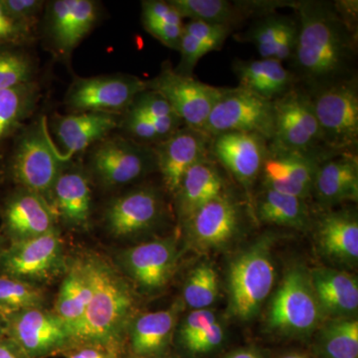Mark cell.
Wrapping results in <instances>:
<instances>
[{
  "label": "cell",
  "mask_w": 358,
  "mask_h": 358,
  "mask_svg": "<svg viewBox=\"0 0 358 358\" xmlns=\"http://www.w3.org/2000/svg\"><path fill=\"white\" fill-rule=\"evenodd\" d=\"M89 166L105 188L129 185L157 169L152 148L119 136L96 143L90 155Z\"/></svg>",
  "instance_id": "30bf717a"
},
{
  "label": "cell",
  "mask_w": 358,
  "mask_h": 358,
  "mask_svg": "<svg viewBox=\"0 0 358 358\" xmlns=\"http://www.w3.org/2000/svg\"><path fill=\"white\" fill-rule=\"evenodd\" d=\"M93 289V275L87 257L68 264L53 312L69 327L71 334L84 317Z\"/></svg>",
  "instance_id": "83f0119b"
},
{
  "label": "cell",
  "mask_w": 358,
  "mask_h": 358,
  "mask_svg": "<svg viewBox=\"0 0 358 358\" xmlns=\"http://www.w3.org/2000/svg\"><path fill=\"white\" fill-rule=\"evenodd\" d=\"M119 126L117 115L93 112L72 113L56 117L52 122L53 133L65 150L66 160L108 138Z\"/></svg>",
  "instance_id": "cb8c5ba5"
},
{
  "label": "cell",
  "mask_w": 358,
  "mask_h": 358,
  "mask_svg": "<svg viewBox=\"0 0 358 358\" xmlns=\"http://www.w3.org/2000/svg\"><path fill=\"white\" fill-rule=\"evenodd\" d=\"M40 89L34 81L0 91V152L7 141L17 136L38 103Z\"/></svg>",
  "instance_id": "d6a6232c"
},
{
  "label": "cell",
  "mask_w": 358,
  "mask_h": 358,
  "mask_svg": "<svg viewBox=\"0 0 358 358\" xmlns=\"http://www.w3.org/2000/svg\"><path fill=\"white\" fill-rule=\"evenodd\" d=\"M273 103L274 136L268 143V148L306 154L329 152L322 143L312 99L305 89L296 85Z\"/></svg>",
  "instance_id": "9c48e42d"
},
{
  "label": "cell",
  "mask_w": 358,
  "mask_h": 358,
  "mask_svg": "<svg viewBox=\"0 0 358 358\" xmlns=\"http://www.w3.org/2000/svg\"><path fill=\"white\" fill-rule=\"evenodd\" d=\"M298 38L293 58L296 82L306 91L355 76L357 29L348 24L334 2L299 1L296 6Z\"/></svg>",
  "instance_id": "6da1fadb"
},
{
  "label": "cell",
  "mask_w": 358,
  "mask_h": 358,
  "mask_svg": "<svg viewBox=\"0 0 358 358\" xmlns=\"http://www.w3.org/2000/svg\"><path fill=\"white\" fill-rule=\"evenodd\" d=\"M219 293L218 275L210 264L197 266L186 280L183 301L193 310H204L215 303Z\"/></svg>",
  "instance_id": "f35d334b"
},
{
  "label": "cell",
  "mask_w": 358,
  "mask_h": 358,
  "mask_svg": "<svg viewBox=\"0 0 358 358\" xmlns=\"http://www.w3.org/2000/svg\"><path fill=\"white\" fill-rule=\"evenodd\" d=\"M86 257L93 275V296L73 329L74 345L103 343L124 348L127 329L134 317L133 292L109 261L95 254Z\"/></svg>",
  "instance_id": "7a4b0ae2"
},
{
  "label": "cell",
  "mask_w": 358,
  "mask_h": 358,
  "mask_svg": "<svg viewBox=\"0 0 358 358\" xmlns=\"http://www.w3.org/2000/svg\"><path fill=\"white\" fill-rule=\"evenodd\" d=\"M65 358H126L122 346L103 343H76L64 353Z\"/></svg>",
  "instance_id": "7dc6e473"
},
{
  "label": "cell",
  "mask_w": 358,
  "mask_h": 358,
  "mask_svg": "<svg viewBox=\"0 0 358 358\" xmlns=\"http://www.w3.org/2000/svg\"><path fill=\"white\" fill-rule=\"evenodd\" d=\"M256 213L264 223L306 230L310 225L307 199L264 188L256 201Z\"/></svg>",
  "instance_id": "836d02e7"
},
{
  "label": "cell",
  "mask_w": 358,
  "mask_h": 358,
  "mask_svg": "<svg viewBox=\"0 0 358 358\" xmlns=\"http://www.w3.org/2000/svg\"><path fill=\"white\" fill-rule=\"evenodd\" d=\"M232 69L239 81V87L272 102L286 95L296 84L292 71L274 58L237 59L233 62Z\"/></svg>",
  "instance_id": "484cf974"
},
{
  "label": "cell",
  "mask_w": 358,
  "mask_h": 358,
  "mask_svg": "<svg viewBox=\"0 0 358 358\" xmlns=\"http://www.w3.org/2000/svg\"><path fill=\"white\" fill-rule=\"evenodd\" d=\"M6 336V329H4V322L2 317H0V339Z\"/></svg>",
  "instance_id": "db71d44e"
},
{
  "label": "cell",
  "mask_w": 358,
  "mask_h": 358,
  "mask_svg": "<svg viewBox=\"0 0 358 358\" xmlns=\"http://www.w3.org/2000/svg\"><path fill=\"white\" fill-rule=\"evenodd\" d=\"M120 126L131 136V140L136 143L157 145L162 141L152 122L134 108L129 107L124 113V119L120 122Z\"/></svg>",
  "instance_id": "60d3db41"
},
{
  "label": "cell",
  "mask_w": 358,
  "mask_h": 358,
  "mask_svg": "<svg viewBox=\"0 0 358 358\" xmlns=\"http://www.w3.org/2000/svg\"><path fill=\"white\" fill-rule=\"evenodd\" d=\"M217 322L215 313L210 310H193L186 315L179 327V343L185 345L188 341L204 333L206 329Z\"/></svg>",
  "instance_id": "ee69618b"
},
{
  "label": "cell",
  "mask_w": 358,
  "mask_h": 358,
  "mask_svg": "<svg viewBox=\"0 0 358 358\" xmlns=\"http://www.w3.org/2000/svg\"><path fill=\"white\" fill-rule=\"evenodd\" d=\"M268 239L260 240L231 263L229 286L231 312L238 319L249 320L260 312L275 282Z\"/></svg>",
  "instance_id": "5b68a950"
},
{
  "label": "cell",
  "mask_w": 358,
  "mask_h": 358,
  "mask_svg": "<svg viewBox=\"0 0 358 358\" xmlns=\"http://www.w3.org/2000/svg\"><path fill=\"white\" fill-rule=\"evenodd\" d=\"M296 22V18L270 13L261 16L246 32L237 34L238 41L256 47L261 58H274L275 48L285 32Z\"/></svg>",
  "instance_id": "d590c367"
},
{
  "label": "cell",
  "mask_w": 358,
  "mask_h": 358,
  "mask_svg": "<svg viewBox=\"0 0 358 358\" xmlns=\"http://www.w3.org/2000/svg\"><path fill=\"white\" fill-rule=\"evenodd\" d=\"M147 89L164 96L185 126L200 131L222 91L192 76L179 74L171 66H164L157 77L148 80Z\"/></svg>",
  "instance_id": "4fadbf2b"
},
{
  "label": "cell",
  "mask_w": 358,
  "mask_h": 358,
  "mask_svg": "<svg viewBox=\"0 0 358 358\" xmlns=\"http://www.w3.org/2000/svg\"><path fill=\"white\" fill-rule=\"evenodd\" d=\"M50 203L66 227L88 230L93 206L88 174L79 167L66 166L53 186Z\"/></svg>",
  "instance_id": "603a6c76"
},
{
  "label": "cell",
  "mask_w": 358,
  "mask_h": 358,
  "mask_svg": "<svg viewBox=\"0 0 358 358\" xmlns=\"http://www.w3.org/2000/svg\"><path fill=\"white\" fill-rule=\"evenodd\" d=\"M131 107L152 122L162 141L185 126L182 120L174 112L166 99L152 90L147 89L141 92L134 99Z\"/></svg>",
  "instance_id": "74e56055"
},
{
  "label": "cell",
  "mask_w": 358,
  "mask_h": 358,
  "mask_svg": "<svg viewBox=\"0 0 358 358\" xmlns=\"http://www.w3.org/2000/svg\"><path fill=\"white\" fill-rule=\"evenodd\" d=\"M164 213V200L159 192L143 186L110 200L103 211V220L113 237L127 239L152 230Z\"/></svg>",
  "instance_id": "9a60e30c"
},
{
  "label": "cell",
  "mask_w": 358,
  "mask_h": 358,
  "mask_svg": "<svg viewBox=\"0 0 358 358\" xmlns=\"http://www.w3.org/2000/svg\"><path fill=\"white\" fill-rule=\"evenodd\" d=\"M35 70L25 47H0V91L34 81Z\"/></svg>",
  "instance_id": "ab89813d"
},
{
  "label": "cell",
  "mask_w": 358,
  "mask_h": 358,
  "mask_svg": "<svg viewBox=\"0 0 358 358\" xmlns=\"http://www.w3.org/2000/svg\"><path fill=\"white\" fill-rule=\"evenodd\" d=\"M320 308L338 317H348L358 308L357 279L333 268H317L310 275Z\"/></svg>",
  "instance_id": "f1b7e54d"
},
{
  "label": "cell",
  "mask_w": 358,
  "mask_h": 358,
  "mask_svg": "<svg viewBox=\"0 0 358 358\" xmlns=\"http://www.w3.org/2000/svg\"><path fill=\"white\" fill-rule=\"evenodd\" d=\"M46 294L39 285L0 274V317L10 313L44 308Z\"/></svg>",
  "instance_id": "8d00e7d4"
},
{
  "label": "cell",
  "mask_w": 358,
  "mask_h": 358,
  "mask_svg": "<svg viewBox=\"0 0 358 358\" xmlns=\"http://www.w3.org/2000/svg\"><path fill=\"white\" fill-rule=\"evenodd\" d=\"M0 358H28L20 346L7 336L0 339Z\"/></svg>",
  "instance_id": "681fc988"
},
{
  "label": "cell",
  "mask_w": 358,
  "mask_h": 358,
  "mask_svg": "<svg viewBox=\"0 0 358 358\" xmlns=\"http://www.w3.org/2000/svg\"><path fill=\"white\" fill-rule=\"evenodd\" d=\"M181 17L222 26L233 30L249 15L254 14L250 1L227 0H169Z\"/></svg>",
  "instance_id": "1f68e13d"
},
{
  "label": "cell",
  "mask_w": 358,
  "mask_h": 358,
  "mask_svg": "<svg viewBox=\"0 0 358 358\" xmlns=\"http://www.w3.org/2000/svg\"><path fill=\"white\" fill-rule=\"evenodd\" d=\"M225 358H265L258 350L253 348H240L231 352Z\"/></svg>",
  "instance_id": "f907efd6"
},
{
  "label": "cell",
  "mask_w": 358,
  "mask_h": 358,
  "mask_svg": "<svg viewBox=\"0 0 358 358\" xmlns=\"http://www.w3.org/2000/svg\"><path fill=\"white\" fill-rule=\"evenodd\" d=\"M223 327L218 322H214L208 329L196 338L181 346L186 353L192 357H201L215 352L224 341Z\"/></svg>",
  "instance_id": "f6af8a7d"
},
{
  "label": "cell",
  "mask_w": 358,
  "mask_h": 358,
  "mask_svg": "<svg viewBox=\"0 0 358 358\" xmlns=\"http://www.w3.org/2000/svg\"><path fill=\"white\" fill-rule=\"evenodd\" d=\"M147 90V81L134 75L112 74L77 78L65 96L71 113H126L134 99Z\"/></svg>",
  "instance_id": "7c38bea8"
},
{
  "label": "cell",
  "mask_w": 358,
  "mask_h": 358,
  "mask_svg": "<svg viewBox=\"0 0 358 358\" xmlns=\"http://www.w3.org/2000/svg\"><path fill=\"white\" fill-rule=\"evenodd\" d=\"M180 305L167 310L141 313L129 322L127 329L126 358H162L169 357L173 343Z\"/></svg>",
  "instance_id": "44dd1931"
},
{
  "label": "cell",
  "mask_w": 358,
  "mask_h": 358,
  "mask_svg": "<svg viewBox=\"0 0 358 358\" xmlns=\"http://www.w3.org/2000/svg\"><path fill=\"white\" fill-rule=\"evenodd\" d=\"M210 155L186 171L174 194L176 210L183 222L225 190L222 176Z\"/></svg>",
  "instance_id": "4316f807"
},
{
  "label": "cell",
  "mask_w": 358,
  "mask_h": 358,
  "mask_svg": "<svg viewBox=\"0 0 358 358\" xmlns=\"http://www.w3.org/2000/svg\"><path fill=\"white\" fill-rule=\"evenodd\" d=\"M268 143L259 134L233 131L212 138L210 152L212 157L248 188L260 176Z\"/></svg>",
  "instance_id": "7402d4cb"
},
{
  "label": "cell",
  "mask_w": 358,
  "mask_h": 358,
  "mask_svg": "<svg viewBox=\"0 0 358 358\" xmlns=\"http://www.w3.org/2000/svg\"><path fill=\"white\" fill-rule=\"evenodd\" d=\"M64 243L57 228L42 236L10 243L0 259V274L32 284H45L65 274Z\"/></svg>",
  "instance_id": "ba28073f"
},
{
  "label": "cell",
  "mask_w": 358,
  "mask_h": 358,
  "mask_svg": "<svg viewBox=\"0 0 358 358\" xmlns=\"http://www.w3.org/2000/svg\"><path fill=\"white\" fill-rule=\"evenodd\" d=\"M308 93L324 148L334 154L355 152L358 143L357 78L341 80Z\"/></svg>",
  "instance_id": "277c9868"
},
{
  "label": "cell",
  "mask_w": 358,
  "mask_h": 358,
  "mask_svg": "<svg viewBox=\"0 0 358 358\" xmlns=\"http://www.w3.org/2000/svg\"><path fill=\"white\" fill-rule=\"evenodd\" d=\"M334 152H294L268 148L261 176L264 188L307 199L320 164Z\"/></svg>",
  "instance_id": "5bb4252c"
},
{
  "label": "cell",
  "mask_w": 358,
  "mask_h": 358,
  "mask_svg": "<svg viewBox=\"0 0 358 358\" xmlns=\"http://www.w3.org/2000/svg\"><path fill=\"white\" fill-rule=\"evenodd\" d=\"M274 103L236 87L222 88L202 131L211 138L225 133L259 134L268 143L274 136Z\"/></svg>",
  "instance_id": "8992f818"
},
{
  "label": "cell",
  "mask_w": 358,
  "mask_h": 358,
  "mask_svg": "<svg viewBox=\"0 0 358 358\" xmlns=\"http://www.w3.org/2000/svg\"><path fill=\"white\" fill-rule=\"evenodd\" d=\"M47 32L60 55H70L95 27L98 3L92 0H55L47 4Z\"/></svg>",
  "instance_id": "ffe728a7"
},
{
  "label": "cell",
  "mask_w": 358,
  "mask_h": 358,
  "mask_svg": "<svg viewBox=\"0 0 358 358\" xmlns=\"http://www.w3.org/2000/svg\"><path fill=\"white\" fill-rule=\"evenodd\" d=\"M34 28L14 20L0 3V47L20 46L32 42Z\"/></svg>",
  "instance_id": "b9f144b4"
},
{
  "label": "cell",
  "mask_w": 358,
  "mask_h": 358,
  "mask_svg": "<svg viewBox=\"0 0 358 358\" xmlns=\"http://www.w3.org/2000/svg\"><path fill=\"white\" fill-rule=\"evenodd\" d=\"M320 317L310 275L301 268H291L271 303L268 327L285 336H306L317 329Z\"/></svg>",
  "instance_id": "52a82bcc"
},
{
  "label": "cell",
  "mask_w": 358,
  "mask_h": 358,
  "mask_svg": "<svg viewBox=\"0 0 358 358\" xmlns=\"http://www.w3.org/2000/svg\"><path fill=\"white\" fill-rule=\"evenodd\" d=\"M0 3L14 20L34 28L45 2L41 0H0Z\"/></svg>",
  "instance_id": "bcb514c9"
},
{
  "label": "cell",
  "mask_w": 358,
  "mask_h": 358,
  "mask_svg": "<svg viewBox=\"0 0 358 358\" xmlns=\"http://www.w3.org/2000/svg\"><path fill=\"white\" fill-rule=\"evenodd\" d=\"M281 358H310L308 355H301V353H289V355H284Z\"/></svg>",
  "instance_id": "f5cc1de1"
},
{
  "label": "cell",
  "mask_w": 358,
  "mask_h": 358,
  "mask_svg": "<svg viewBox=\"0 0 358 358\" xmlns=\"http://www.w3.org/2000/svg\"><path fill=\"white\" fill-rule=\"evenodd\" d=\"M162 358H171V357H162Z\"/></svg>",
  "instance_id": "9f6ffc18"
},
{
  "label": "cell",
  "mask_w": 358,
  "mask_h": 358,
  "mask_svg": "<svg viewBox=\"0 0 358 358\" xmlns=\"http://www.w3.org/2000/svg\"><path fill=\"white\" fill-rule=\"evenodd\" d=\"M317 352L322 358H358V322L338 317L322 327L317 336Z\"/></svg>",
  "instance_id": "e575fe53"
},
{
  "label": "cell",
  "mask_w": 358,
  "mask_h": 358,
  "mask_svg": "<svg viewBox=\"0 0 358 358\" xmlns=\"http://www.w3.org/2000/svg\"><path fill=\"white\" fill-rule=\"evenodd\" d=\"M2 320L7 338L13 339L28 358L63 355L74 345L69 327L53 310L28 308Z\"/></svg>",
  "instance_id": "8fae6325"
},
{
  "label": "cell",
  "mask_w": 358,
  "mask_h": 358,
  "mask_svg": "<svg viewBox=\"0 0 358 358\" xmlns=\"http://www.w3.org/2000/svg\"><path fill=\"white\" fill-rule=\"evenodd\" d=\"M2 234L9 243L42 236L55 229L53 207L38 193L16 187L0 205Z\"/></svg>",
  "instance_id": "e0dca14e"
},
{
  "label": "cell",
  "mask_w": 358,
  "mask_h": 358,
  "mask_svg": "<svg viewBox=\"0 0 358 358\" xmlns=\"http://www.w3.org/2000/svg\"><path fill=\"white\" fill-rule=\"evenodd\" d=\"M320 203L331 206L358 199V157L355 152H341L320 164L313 183Z\"/></svg>",
  "instance_id": "d4e9b609"
},
{
  "label": "cell",
  "mask_w": 358,
  "mask_h": 358,
  "mask_svg": "<svg viewBox=\"0 0 358 358\" xmlns=\"http://www.w3.org/2000/svg\"><path fill=\"white\" fill-rule=\"evenodd\" d=\"M231 32L232 30L222 26L189 20L183 26L178 49L180 62L176 72L185 76H192L193 70L200 59L212 51L221 49Z\"/></svg>",
  "instance_id": "4dcf8cb0"
},
{
  "label": "cell",
  "mask_w": 358,
  "mask_h": 358,
  "mask_svg": "<svg viewBox=\"0 0 358 358\" xmlns=\"http://www.w3.org/2000/svg\"><path fill=\"white\" fill-rule=\"evenodd\" d=\"M212 138L200 129L182 126L152 148L157 169L167 192L176 194L186 171L211 155Z\"/></svg>",
  "instance_id": "ac0fdd59"
},
{
  "label": "cell",
  "mask_w": 358,
  "mask_h": 358,
  "mask_svg": "<svg viewBox=\"0 0 358 358\" xmlns=\"http://www.w3.org/2000/svg\"><path fill=\"white\" fill-rule=\"evenodd\" d=\"M141 21L176 26L185 25L183 18L178 9L169 3V1L160 0H145L141 2Z\"/></svg>",
  "instance_id": "7bdbcfd3"
},
{
  "label": "cell",
  "mask_w": 358,
  "mask_h": 358,
  "mask_svg": "<svg viewBox=\"0 0 358 358\" xmlns=\"http://www.w3.org/2000/svg\"><path fill=\"white\" fill-rule=\"evenodd\" d=\"M178 250L173 238L152 240L117 253V261L129 279L145 291L166 287L178 266Z\"/></svg>",
  "instance_id": "2e32d148"
},
{
  "label": "cell",
  "mask_w": 358,
  "mask_h": 358,
  "mask_svg": "<svg viewBox=\"0 0 358 358\" xmlns=\"http://www.w3.org/2000/svg\"><path fill=\"white\" fill-rule=\"evenodd\" d=\"M317 241L327 256L343 263L358 259V220L355 212H331L320 218Z\"/></svg>",
  "instance_id": "f546056e"
},
{
  "label": "cell",
  "mask_w": 358,
  "mask_h": 358,
  "mask_svg": "<svg viewBox=\"0 0 358 358\" xmlns=\"http://www.w3.org/2000/svg\"><path fill=\"white\" fill-rule=\"evenodd\" d=\"M143 27L152 37L169 48L178 51L182 35L183 26L164 24V23L143 22Z\"/></svg>",
  "instance_id": "c3c4849f"
},
{
  "label": "cell",
  "mask_w": 358,
  "mask_h": 358,
  "mask_svg": "<svg viewBox=\"0 0 358 358\" xmlns=\"http://www.w3.org/2000/svg\"><path fill=\"white\" fill-rule=\"evenodd\" d=\"M6 237L0 232V259H1L2 254H3L4 250L6 248Z\"/></svg>",
  "instance_id": "816d5d0a"
},
{
  "label": "cell",
  "mask_w": 358,
  "mask_h": 358,
  "mask_svg": "<svg viewBox=\"0 0 358 358\" xmlns=\"http://www.w3.org/2000/svg\"><path fill=\"white\" fill-rule=\"evenodd\" d=\"M190 241L200 249H217L229 243L240 229L241 208L224 190L185 221Z\"/></svg>",
  "instance_id": "d6986e66"
},
{
  "label": "cell",
  "mask_w": 358,
  "mask_h": 358,
  "mask_svg": "<svg viewBox=\"0 0 358 358\" xmlns=\"http://www.w3.org/2000/svg\"><path fill=\"white\" fill-rule=\"evenodd\" d=\"M3 173H4L3 154H1V152H0V178H1V176Z\"/></svg>",
  "instance_id": "11a10c76"
},
{
  "label": "cell",
  "mask_w": 358,
  "mask_h": 358,
  "mask_svg": "<svg viewBox=\"0 0 358 358\" xmlns=\"http://www.w3.org/2000/svg\"><path fill=\"white\" fill-rule=\"evenodd\" d=\"M67 162L54 145L41 117L15 136L4 162V173L18 187L38 193L50 202L53 186Z\"/></svg>",
  "instance_id": "3957f363"
}]
</instances>
